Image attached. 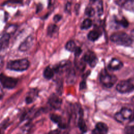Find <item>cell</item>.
Returning a JSON list of instances; mask_svg holds the SVG:
<instances>
[{
    "mask_svg": "<svg viewBox=\"0 0 134 134\" xmlns=\"http://www.w3.org/2000/svg\"><path fill=\"white\" fill-rule=\"evenodd\" d=\"M110 39L112 42L117 44L123 46H130L133 42L131 37L126 33L122 31L116 32L113 34Z\"/></svg>",
    "mask_w": 134,
    "mask_h": 134,
    "instance_id": "cell-1",
    "label": "cell"
},
{
    "mask_svg": "<svg viewBox=\"0 0 134 134\" xmlns=\"http://www.w3.org/2000/svg\"><path fill=\"white\" fill-rule=\"evenodd\" d=\"M29 62L27 59L10 60L7 63V69L15 71H24L28 69Z\"/></svg>",
    "mask_w": 134,
    "mask_h": 134,
    "instance_id": "cell-2",
    "label": "cell"
},
{
    "mask_svg": "<svg viewBox=\"0 0 134 134\" xmlns=\"http://www.w3.org/2000/svg\"><path fill=\"white\" fill-rule=\"evenodd\" d=\"M99 80L105 87L110 88L116 83L117 77L114 74H109L106 70L104 69L100 73Z\"/></svg>",
    "mask_w": 134,
    "mask_h": 134,
    "instance_id": "cell-3",
    "label": "cell"
},
{
    "mask_svg": "<svg viewBox=\"0 0 134 134\" xmlns=\"http://www.w3.org/2000/svg\"><path fill=\"white\" fill-rule=\"evenodd\" d=\"M116 90L120 93H128L134 90V77L121 80L116 86Z\"/></svg>",
    "mask_w": 134,
    "mask_h": 134,
    "instance_id": "cell-4",
    "label": "cell"
},
{
    "mask_svg": "<svg viewBox=\"0 0 134 134\" xmlns=\"http://www.w3.org/2000/svg\"><path fill=\"white\" fill-rule=\"evenodd\" d=\"M0 82L4 88L8 89H12L17 85L18 80L6 76L3 73L0 74Z\"/></svg>",
    "mask_w": 134,
    "mask_h": 134,
    "instance_id": "cell-5",
    "label": "cell"
},
{
    "mask_svg": "<svg viewBox=\"0 0 134 134\" xmlns=\"http://www.w3.org/2000/svg\"><path fill=\"white\" fill-rule=\"evenodd\" d=\"M132 110L127 107H124L116 113L115 115V119L119 122H122L127 119H130L132 115Z\"/></svg>",
    "mask_w": 134,
    "mask_h": 134,
    "instance_id": "cell-6",
    "label": "cell"
},
{
    "mask_svg": "<svg viewBox=\"0 0 134 134\" xmlns=\"http://www.w3.org/2000/svg\"><path fill=\"white\" fill-rule=\"evenodd\" d=\"M83 60L85 63H87L91 68H94L96 66L98 62V59L95 53L91 51H87L84 55Z\"/></svg>",
    "mask_w": 134,
    "mask_h": 134,
    "instance_id": "cell-7",
    "label": "cell"
},
{
    "mask_svg": "<svg viewBox=\"0 0 134 134\" xmlns=\"http://www.w3.org/2000/svg\"><path fill=\"white\" fill-rule=\"evenodd\" d=\"M62 103V99L54 93L52 94L48 99V104L54 109H59L61 107Z\"/></svg>",
    "mask_w": 134,
    "mask_h": 134,
    "instance_id": "cell-8",
    "label": "cell"
},
{
    "mask_svg": "<svg viewBox=\"0 0 134 134\" xmlns=\"http://www.w3.org/2000/svg\"><path fill=\"white\" fill-rule=\"evenodd\" d=\"M33 44L34 37L32 36H29L20 43L18 47V49L21 52L27 51L31 48Z\"/></svg>",
    "mask_w": 134,
    "mask_h": 134,
    "instance_id": "cell-9",
    "label": "cell"
},
{
    "mask_svg": "<svg viewBox=\"0 0 134 134\" xmlns=\"http://www.w3.org/2000/svg\"><path fill=\"white\" fill-rule=\"evenodd\" d=\"M108 132V126L104 122H98L92 130V134H107Z\"/></svg>",
    "mask_w": 134,
    "mask_h": 134,
    "instance_id": "cell-10",
    "label": "cell"
},
{
    "mask_svg": "<svg viewBox=\"0 0 134 134\" xmlns=\"http://www.w3.org/2000/svg\"><path fill=\"white\" fill-rule=\"evenodd\" d=\"M79 118L77 121V126L79 129L83 132L86 133L87 130V126L85 121L83 118V110L82 108H80L79 109Z\"/></svg>",
    "mask_w": 134,
    "mask_h": 134,
    "instance_id": "cell-11",
    "label": "cell"
},
{
    "mask_svg": "<svg viewBox=\"0 0 134 134\" xmlns=\"http://www.w3.org/2000/svg\"><path fill=\"white\" fill-rule=\"evenodd\" d=\"M38 90L37 88H31L27 93L25 97V102L26 104H29L35 101L38 96Z\"/></svg>",
    "mask_w": 134,
    "mask_h": 134,
    "instance_id": "cell-12",
    "label": "cell"
},
{
    "mask_svg": "<svg viewBox=\"0 0 134 134\" xmlns=\"http://www.w3.org/2000/svg\"><path fill=\"white\" fill-rule=\"evenodd\" d=\"M123 65L124 64L120 60L116 58H113L108 64V68L112 71H117L122 68Z\"/></svg>",
    "mask_w": 134,
    "mask_h": 134,
    "instance_id": "cell-13",
    "label": "cell"
},
{
    "mask_svg": "<svg viewBox=\"0 0 134 134\" xmlns=\"http://www.w3.org/2000/svg\"><path fill=\"white\" fill-rule=\"evenodd\" d=\"M10 36L9 34L6 32L0 38V51L6 49L9 46Z\"/></svg>",
    "mask_w": 134,
    "mask_h": 134,
    "instance_id": "cell-14",
    "label": "cell"
},
{
    "mask_svg": "<svg viewBox=\"0 0 134 134\" xmlns=\"http://www.w3.org/2000/svg\"><path fill=\"white\" fill-rule=\"evenodd\" d=\"M50 119L54 123L57 124L58 127L61 129H65L66 128V124L63 121L62 117L55 114H52L50 116Z\"/></svg>",
    "mask_w": 134,
    "mask_h": 134,
    "instance_id": "cell-15",
    "label": "cell"
},
{
    "mask_svg": "<svg viewBox=\"0 0 134 134\" xmlns=\"http://www.w3.org/2000/svg\"><path fill=\"white\" fill-rule=\"evenodd\" d=\"M102 33L98 30H92L89 32L87 35L88 39L92 41H95L97 40L101 36Z\"/></svg>",
    "mask_w": 134,
    "mask_h": 134,
    "instance_id": "cell-16",
    "label": "cell"
},
{
    "mask_svg": "<svg viewBox=\"0 0 134 134\" xmlns=\"http://www.w3.org/2000/svg\"><path fill=\"white\" fill-rule=\"evenodd\" d=\"M54 73L55 72L53 68L50 67V66H48L44 69L43 75L45 79L47 80H50L53 77Z\"/></svg>",
    "mask_w": 134,
    "mask_h": 134,
    "instance_id": "cell-17",
    "label": "cell"
},
{
    "mask_svg": "<svg viewBox=\"0 0 134 134\" xmlns=\"http://www.w3.org/2000/svg\"><path fill=\"white\" fill-rule=\"evenodd\" d=\"M58 27L55 24H50L47 28V35L52 37L58 32Z\"/></svg>",
    "mask_w": 134,
    "mask_h": 134,
    "instance_id": "cell-18",
    "label": "cell"
},
{
    "mask_svg": "<svg viewBox=\"0 0 134 134\" xmlns=\"http://www.w3.org/2000/svg\"><path fill=\"white\" fill-rule=\"evenodd\" d=\"M65 49L70 51V52H74V51L76 50V49L77 48V46H76V43L73 40H70L68 42H66L65 46Z\"/></svg>",
    "mask_w": 134,
    "mask_h": 134,
    "instance_id": "cell-19",
    "label": "cell"
},
{
    "mask_svg": "<svg viewBox=\"0 0 134 134\" xmlns=\"http://www.w3.org/2000/svg\"><path fill=\"white\" fill-rule=\"evenodd\" d=\"M92 20L90 18L85 19L81 25V28L82 29H87L90 28L92 25Z\"/></svg>",
    "mask_w": 134,
    "mask_h": 134,
    "instance_id": "cell-20",
    "label": "cell"
},
{
    "mask_svg": "<svg viewBox=\"0 0 134 134\" xmlns=\"http://www.w3.org/2000/svg\"><path fill=\"white\" fill-rule=\"evenodd\" d=\"M123 7L129 10H133L134 9V4L132 1H125L122 4Z\"/></svg>",
    "mask_w": 134,
    "mask_h": 134,
    "instance_id": "cell-21",
    "label": "cell"
},
{
    "mask_svg": "<svg viewBox=\"0 0 134 134\" xmlns=\"http://www.w3.org/2000/svg\"><path fill=\"white\" fill-rule=\"evenodd\" d=\"M85 14L89 17H93L95 14V10L92 7L88 6L85 10Z\"/></svg>",
    "mask_w": 134,
    "mask_h": 134,
    "instance_id": "cell-22",
    "label": "cell"
},
{
    "mask_svg": "<svg viewBox=\"0 0 134 134\" xmlns=\"http://www.w3.org/2000/svg\"><path fill=\"white\" fill-rule=\"evenodd\" d=\"M116 23L120 25V26H121L123 27H127L128 26L129 23L128 22V21L127 20V19L125 18H122L121 19L118 20H115Z\"/></svg>",
    "mask_w": 134,
    "mask_h": 134,
    "instance_id": "cell-23",
    "label": "cell"
},
{
    "mask_svg": "<svg viewBox=\"0 0 134 134\" xmlns=\"http://www.w3.org/2000/svg\"><path fill=\"white\" fill-rule=\"evenodd\" d=\"M97 7V12L98 16H100L103 13V2L102 1H100L98 2V3L96 5Z\"/></svg>",
    "mask_w": 134,
    "mask_h": 134,
    "instance_id": "cell-24",
    "label": "cell"
},
{
    "mask_svg": "<svg viewBox=\"0 0 134 134\" xmlns=\"http://www.w3.org/2000/svg\"><path fill=\"white\" fill-rule=\"evenodd\" d=\"M125 134H134V125L126 126L124 129Z\"/></svg>",
    "mask_w": 134,
    "mask_h": 134,
    "instance_id": "cell-25",
    "label": "cell"
},
{
    "mask_svg": "<svg viewBox=\"0 0 134 134\" xmlns=\"http://www.w3.org/2000/svg\"><path fill=\"white\" fill-rule=\"evenodd\" d=\"M62 18V16L59 15V14H57V15H55L53 17V20L54 22L57 23V22H58Z\"/></svg>",
    "mask_w": 134,
    "mask_h": 134,
    "instance_id": "cell-26",
    "label": "cell"
},
{
    "mask_svg": "<svg viewBox=\"0 0 134 134\" xmlns=\"http://www.w3.org/2000/svg\"><path fill=\"white\" fill-rule=\"evenodd\" d=\"M82 50L81 49V48L79 47H77V49H76V50L74 51V54H75V57H79L82 53Z\"/></svg>",
    "mask_w": 134,
    "mask_h": 134,
    "instance_id": "cell-27",
    "label": "cell"
},
{
    "mask_svg": "<svg viewBox=\"0 0 134 134\" xmlns=\"http://www.w3.org/2000/svg\"><path fill=\"white\" fill-rule=\"evenodd\" d=\"M86 87V82H85V81H83L80 83V88L81 90H83L84 88H85Z\"/></svg>",
    "mask_w": 134,
    "mask_h": 134,
    "instance_id": "cell-28",
    "label": "cell"
},
{
    "mask_svg": "<svg viewBox=\"0 0 134 134\" xmlns=\"http://www.w3.org/2000/svg\"><path fill=\"white\" fill-rule=\"evenodd\" d=\"M60 131L59 129H55L50 131L48 134H60Z\"/></svg>",
    "mask_w": 134,
    "mask_h": 134,
    "instance_id": "cell-29",
    "label": "cell"
},
{
    "mask_svg": "<svg viewBox=\"0 0 134 134\" xmlns=\"http://www.w3.org/2000/svg\"><path fill=\"white\" fill-rule=\"evenodd\" d=\"M42 9V6L41 4H39L37 6V10H36V12L37 13H38L39 12H40L41 9Z\"/></svg>",
    "mask_w": 134,
    "mask_h": 134,
    "instance_id": "cell-30",
    "label": "cell"
},
{
    "mask_svg": "<svg viewBox=\"0 0 134 134\" xmlns=\"http://www.w3.org/2000/svg\"><path fill=\"white\" fill-rule=\"evenodd\" d=\"M70 6H71V4L70 3H68V4H66V6H65V10H67L69 12V10L70 9Z\"/></svg>",
    "mask_w": 134,
    "mask_h": 134,
    "instance_id": "cell-31",
    "label": "cell"
},
{
    "mask_svg": "<svg viewBox=\"0 0 134 134\" xmlns=\"http://www.w3.org/2000/svg\"><path fill=\"white\" fill-rule=\"evenodd\" d=\"M3 96V90L1 88V87L0 86V99H2Z\"/></svg>",
    "mask_w": 134,
    "mask_h": 134,
    "instance_id": "cell-32",
    "label": "cell"
},
{
    "mask_svg": "<svg viewBox=\"0 0 134 134\" xmlns=\"http://www.w3.org/2000/svg\"><path fill=\"white\" fill-rule=\"evenodd\" d=\"M134 121V110L132 113V117L130 119V121Z\"/></svg>",
    "mask_w": 134,
    "mask_h": 134,
    "instance_id": "cell-33",
    "label": "cell"
},
{
    "mask_svg": "<svg viewBox=\"0 0 134 134\" xmlns=\"http://www.w3.org/2000/svg\"><path fill=\"white\" fill-rule=\"evenodd\" d=\"M3 63L2 61V60L1 59H0V69L2 68V65H3Z\"/></svg>",
    "mask_w": 134,
    "mask_h": 134,
    "instance_id": "cell-34",
    "label": "cell"
},
{
    "mask_svg": "<svg viewBox=\"0 0 134 134\" xmlns=\"http://www.w3.org/2000/svg\"><path fill=\"white\" fill-rule=\"evenodd\" d=\"M131 35L132 37L134 38V29H133L131 31Z\"/></svg>",
    "mask_w": 134,
    "mask_h": 134,
    "instance_id": "cell-35",
    "label": "cell"
},
{
    "mask_svg": "<svg viewBox=\"0 0 134 134\" xmlns=\"http://www.w3.org/2000/svg\"><path fill=\"white\" fill-rule=\"evenodd\" d=\"M0 134H1V130H0Z\"/></svg>",
    "mask_w": 134,
    "mask_h": 134,
    "instance_id": "cell-36",
    "label": "cell"
},
{
    "mask_svg": "<svg viewBox=\"0 0 134 134\" xmlns=\"http://www.w3.org/2000/svg\"><path fill=\"white\" fill-rule=\"evenodd\" d=\"M0 100H1V99H0Z\"/></svg>",
    "mask_w": 134,
    "mask_h": 134,
    "instance_id": "cell-37",
    "label": "cell"
}]
</instances>
